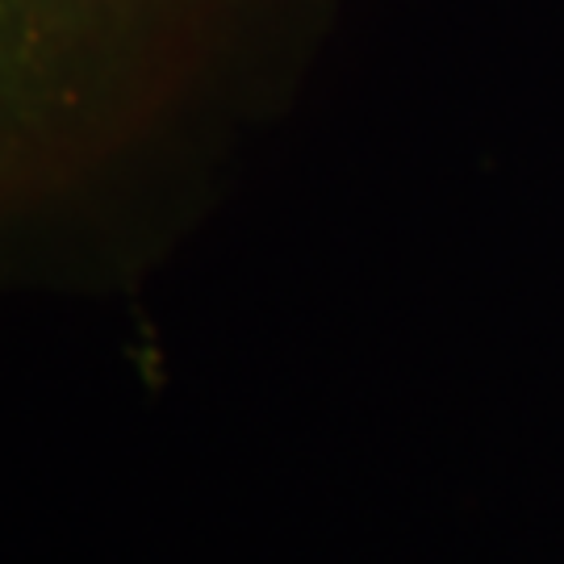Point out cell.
<instances>
[{
    "label": "cell",
    "instance_id": "obj_1",
    "mask_svg": "<svg viewBox=\"0 0 564 564\" xmlns=\"http://www.w3.org/2000/svg\"><path fill=\"white\" fill-rule=\"evenodd\" d=\"M118 0H0V126L21 134L93 105V51Z\"/></svg>",
    "mask_w": 564,
    "mask_h": 564
}]
</instances>
